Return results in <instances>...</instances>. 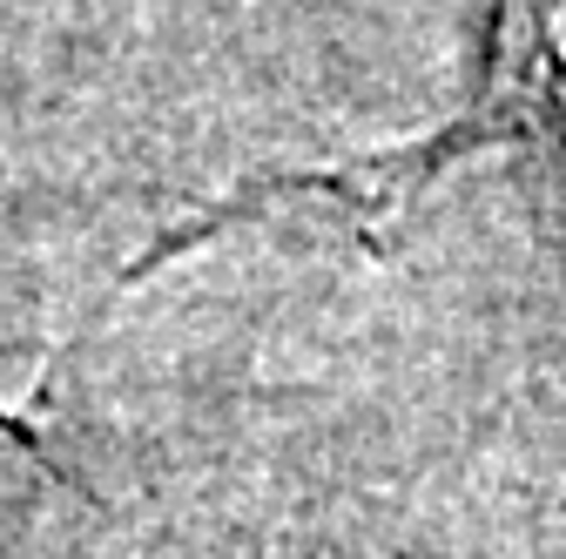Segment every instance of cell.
Instances as JSON below:
<instances>
[{
	"mask_svg": "<svg viewBox=\"0 0 566 559\" xmlns=\"http://www.w3.org/2000/svg\"><path fill=\"white\" fill-rule=\"evenodd\" d=\"M506 135L566 149V0H513L485 102L459 128H446L418 169H432L459 149H479V143H506ZM418 169H405V182Z\"/></svg>",
	"mask_w": 566,
	"mask_h": 559,
	"instance_id": "1",
	"label": "cell"
}]
</instances>
